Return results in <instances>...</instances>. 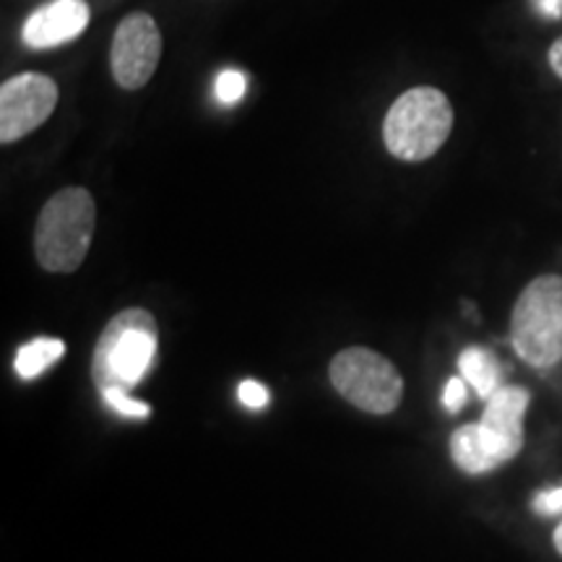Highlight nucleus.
<instances>
[{
  "mask_svg": "<svg viewBox=\"0 0 562 562\" xmlns=\"http://www.w3.org/2000/svg\"><path fill=\"white\" fill-rule=\"evenodd\" d=\"M451 459L456 467L467 474H487L497 469L495 461L490 459L487 448H484L480 425H476V422L459 427V430L451 435Z\"/></svg>",
  "mask_w": 562,
  "mask_h": 562,
  "instance_id": "nucleus-11",
  "label": "nucleus"
},
{
  "mask_svg": "<svg viewBox=\"0 0 562 562\" xmlns=\"http://www.w3.org/2000/svg\"><path fill=\"white\" fill-rule=\"evenodd\" d=\"M63 355H66V344L60 339H50V336H40V339L24 344L16 351L13 370H16L21 381H34L42 372L50 370Z\"/></svg>",
  "mask_w": 562,
  "mask_h": 562,
  "instance_id": "nucleus-12",
  "label": "nucleus"
},
{
  "mask_svg": "<svg viewBox=\"0 0 562 562\" xmlns=\"http://www.w3.org/2000/svg\"><path fill=\"white\" fill-rule=\"evenodd\" d=\"M552 544H554V550H558V554L562 558V521L558 524V529H554V533H552Z\"/></svg>",
  "mask_w": 562,
  "mask_h": 562,
  "instance_id": "nucleus-20",
  "label": "nucleus"
},
{
  "mask_svg": "<svg viewBox=\"0 0 562 562\" xmlns=\"http://www.w3.org/2000/svg\"><path fill=\"white\" fill-rule=\"evenodd\" d=\"M531 510L542 518L562 516V484L560 487L539 490L537 495L531 497Z\"/></svg>",
  "mask_w": 562,
  "mask_h": 562,
  "instance_id": "nucleus-15",
  "label": "nucleus"
},
{
  "mask_svg": "<svg viewBox=\"0 0 562 562\" xmlns=\"http://www.w3.org/2000/svg\"><path fill=\"white\" fill-rule=\"evenodd\" d=\"M467 381L463 378H451V381L446 383V389H442V406H446L448 412L456 414L463 409V404H467Z\"/></svg>",
  "mask_w": 562,
  "mask_h": 562,
  "instance_id": "nucleus-17",
  "label": "nucleus"
},
{
  "mask_svg": "<svg viewBox=\"0 0 562 562\" xmlns=\"http://www.w3.org/2000/svg\"><path fill=\"white\" fill-rule=\"evenodd\" d=\"M161 32L149 13H131L117 24L110 47V68L117 87L138 91L157 74Z\"/></svg>",
  "mask_w": 562,
  "mask_h": 562,
  "instance_id": "nucleus-6",
  "label": "nucleus"
},
{
  "mask_svg": "<svg viewBox=\"0 0 562 562\" xmlns=\"http://www.w3.org/2000/svg\"><path fill=\"white\" fill-rule=\"evenodd\" d=\"M97 206L87 188H63L40 211L34 256L53 273H74L94 240Z\"/></svg>",
  "mask_w": 562,
  "mask_h": 562,
  "instance_id": "nucleus-2",
  "label": "nucleus"
},
{
  "mask_svg": "<svg viewBox=\"0 0 562 562\" xmlns=\"http://www.w3.org/2000/svg\"><path fill=\"white\" fill-rule=\"evenodd\" d=\"M328 375L339 396L368 414H391L402 404V372L372 349L349 347L339 351L331 360Z\"/></svg>",
  "mask_w": 562,
  "mask_h": 562,
  "instance_id": "nucleus-5",
  "label": "nucleus"
},
{
  "mask_svg": "<svg viewBox=\"0 0 562 562\" xmlns=\"http://www.w3.org/2000/svg\"><path fill=\"white\" fill-rule=\"evenodd\" d=\"M531 5L539 16H544L550 21L562 16V0H531Z\"/></svg>",
  "mask_w": 562,
  "mask_h": 562,
  "instance_id": "nucleus-18",
  "label": "nucleus"
},
{
  "mask_svg": "<svg viewBox=\"0 0 562 562\" xmlns=\"http://www.w3.org/2000/svg\"><path fill=\"white\" fill-rule=\"evenodd\" d=\"M510 347L537 370H552L562 362L560 273H542L518 294L510 313Z\"/></svg>",
  "mask_w": 562,
  "mask_h": 562,
  "instance_id": "nucleus-4",
  "label": "nucleus"
},
{
  "mask_svg": "<svg viewBox=\"0 0 562 562\" xmlns=\"http://www.w3.org/2000/svg\"><path fill=\"white\" fill-rule=\"evenodd\" d=\"M531 396L521 385H501L484 406L480 435L495 467H503L516 459L524 448V417L529 409Z\"/></svg>",
  "mask_w": 562,
  "mask_h": 562,
  "instance_id": "nucleus-8",
  "label": "nucleus"
},
{
  "mask_svg": "<svg viewBox=\"0 0 562 562\" xmlns=\"http://www.w3.org/2000/svg\"><path fill=\"white\" fill-rule=\"evenodd\" d=\"M89 16L87 0H53L26 19L21 37L32 50H50L81 37L89 26Z\"/></svg>",
  "mask_w": 562,
  "mask_h": 562,
  "instance_id": "nucleus-9",
  "label": "nucleus"
},
{
  "mask_svg": "<svg viewBox=\"0 0 562 562\" xmlns=\"http://www.w3.org/2000/svg\"><path fill=\"white\" fill-rule=\"evenodd\" d=\"M58 108V83L45 74H19L0 87V144L30 136Z\"/></svg>",
  "mask_w": 562,
  "mask_h": 562,
  "instance_id": "nucleus-7",
  "label": "nucleus"
},
{
  "mask_svg": "<svg viewBox=\"0 0 562 562\" xmlns=\"http://www.w3.org/2000/svg\"><path fill=\"white\" fill-rule=\"evenodd\" d=\"M102 398L110 409H115L117 414H123V417L128 419H146L151 414V406L138 402V398H133L131 391L110 389V391H102Z\"/></svg>",
  "mask_w": 562,
  "mask_h": 562,
  "instance_id": "nucleus-13",
  "label": "nucleus"
},
{
  "mask_svg": "<svg viewBox=\"0 0 562 562\" xmlns=\"http://www.w3.org/2000/svg\"><path fill=\"white\" fill-rule=\"evenodd\" d=\"M245 89H248V79H245V74H240V70L229 68L216 76V97H220L224 104L240 102L245 97Z\"/></svg>",
  "mask_w": 562,
  "mask_h": 562,
  "instance_id": "nucleus-14",
  "label": "nucleus"
},
{
  "mask_svg": "<svg viewBox=\"0 0 562 562\" xmlns=\"http://www.w3.org/2000/svg\"><path fill=\"white\" fill-rule=\"evenodd\" d=\"M453 131V104L435 87H414L391 104L383 121L385 149L402 161H425Z\"/></svg>",
  "mask_w": 562,
  "mask_h": 562,
  "instance_id": "nucleus-3",
  "label": "nucleus"
},
{
  "mask_svg": "<svg viewBox=\"0 0 562 562\" xmlns=\"http://www.w3.org/2000/svg\"><path fill=\"white\" fill-rule=\"evenodd\" d=\"M237 398H240L243 406L248 409H266L269 406V389L258 381H243L240 389H237Z\"/></svg>",
  "mask_w": 562,
  "mask_h": 562,
  "instance_id": "nucleus-16",
  "label": "nucleus"
},
{
  "mask_svg": "<svg viewBox=\"0 0 562 562\" xmlns=\"http://www.w3.org/2000/svg\"><path fill=\"white\" fill-rule=\"evenodd\" d=\"M547 60H550V68H552V74L558 76V79L562 81V37L552 42L550 53H547Z\"/></svg>",
  "mask_w": 562,
  "mask_h": 562,
  "instance_id": "nucleus-19",
  "label": "nucleus"
},
{
  "mask_svg": "<svg viewBox=\"0 0 562 562\" xmlns=\"http://www.w3.org/2000/svg\"><path fill=\"white\" fill-rule=\"evenodd\" d=\"M459 375L472 385L476 396L484 398V402L503 385L501 362H497V357L484 347H467L461 351Z\"/></svg>",
  "mask_w": 562,
  "mask_h": 562,
  "instance_id": "nucleus-10",
  "label": "nucleus"
},
{
  "mask_svg": "<svg viewBox=\"0 0 562 562\" xmlns=\"http://www.w3.org/2000/svg\"><path fill=\"white\" fill-rule=\"evenodd\" d=\"M159 328L144 307H128L112 318L91 357V378L100 391H133L157 364Z\"/></svg>",
  "mask_w": 562,
  "mask_h": 562,
  "instance_id": "nucleus-1",
  "label": "nucleus"
}]
</instances>
